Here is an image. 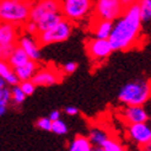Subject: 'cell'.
I'll return each instance as SVG.
<instances>
[{"mask_svg": "<svg viewBox=\"0 0 151 151\" xmlns=\"http://www.w3.org/2000/svg\"><path fill=\"white\" fill-rule=\"evenodd\" d=\"M102 147L104 149V151H124V147L122 146V144L111 137L104 141Z\"/></svg>", "mask_w": 151, "mask_h": 151, "instance_id": "cell-23", "label": "cell"}, {"mask_svg": "<svg viewBox=\"0 0 151 151\" xmlns=\"http://www.w3.org/2000/svg\"><path fill=\"white\" fill-rule=\"evenodd\" d=\"M50 12H60L59 0H37L31 6L29 11V20L37 22L44 15Z\"/></svg>", "mask_w": 151, "mask_h": 151, "instance_id": "cell-9", "label": "cell"}, {"mask_svg": "<svg viewBox=\"0 0 151 151\" xmlns=\"http://www.w3.org/2000/svg\"><path fill=\"white\" fill-rule=\"evenodd\" d=\"M16 44L25 50V53L28 55L29 60H33V62L38 63L42 59L41 46H40L38 41H37L36 36H29V35H26V33L21 35V36H19Z\"/></svg>", "mask_w": 151, "mask_h": 151, "instance_id": "cell-11", "label": "cell"}, {"mask_svg": "<svg viewBox=\"0 0 151 151\" xmlns=\"http://www.w3.org/2000/svg\"><path fill=\"white\" fill-rule=\"evenodd\" d=\"M16 44H0V60H5L7 62V59L10 58L12 50L15 49Z\"/></svg>", "mask_w": 151, "mask_h": 151, "instance_id": "cell-25", "label": "cell"}, {"mask_svg": "<svg viewBox=\"0 0 151 151\" xmlns=\"http://www.w3.org/2000/svg\"><path fill=\"white\" fill-rule=\"evenodd\" d=\"M91 24H90V32H92L95 38L100 40H108L111 31L113 28V22L112 21H106L91 17Z\"/></svg>", "mask_w": 151, "mask_h": 151, "instance_id": "cell-13", "label": "cell"}, {"mask_svg": "<svg viewBox=\"0 0 151 151\" xmlns=\"http://www.w3.org/2000/svg\"><path fill=\"white\" fill-rule=\"evenodd\" d=\"M28 60H29V58L25 53V50L16 44V46H15V49L11 53L10 58L7 59V63H9V65L12 68V69H16V68L25 65Z\"/></svg>", "mask_w": 151, "mask_h": 151, "instance_id": "cell-17", "label": "cell"}, {"mask_svg": "<svg viewBox=\"0 0 151 151\" xmlns=\"http://www.w3.org/2000/svg\"><path fill=\"white\" fill-rule=\"evenodd\" d=\"M62 73L64 75H70V74H74L75 71L78 70V63H75V62H69V63H66L62 66Z\"/></svg>", "mask_w": 151, "mask_h": 151, "instance_id": "cell-29", "label": "cell"}, {"mask_svg": "<svg viewBox=\"0 0 151 151\" xmlns=\"http://www.w3.org/2000/svg\"><path fill=\"white\" fill-rule=\"evenodd\" d=\"M140 11V19L142 22L151 20V0H138L137 1Z\"/></svg>", "mask_w": 151, "mask_h": 151, "instance_id": "cell-21", "label": "cell"}, {"mask_svg": "<svg viewBox=\"0 0 151 151\" xmlns=\"http://www.w3.org/2000/svg\"><path fill=\"white\" fill-rule=\"evenodd\" d=\"M64 79V74L60 69L53 66H44V68H38V70L36 71L31 81L37 86H52L62 82Z\"/></svg>", "mask_w": 151, "mask_h": 151, "instance_id": "cell-8", "label": "cell"}, {"mask_svg": "<svg viewBox=\"0 0 151 151\" xmlns=\"http://www.w3.org/2000/svg\"><path fill=\"white\" fill-rule=\"evenodd\" d=\"M151 99V81L137 79L119 90L118 101L124 106H144Z\"/></svg>", "mask_w": 151, "mask_h": 151, "instance_id": "cell-2", "label": "cell"}, {"mask_svg": "<svg viewBox=\"0 0 151 151\" xmlns=\"http://www.w3.org/2000/svg\"><path fill=\"white\" fill-rule=\"evenodd\" d=\"M19 27L0 21V44H16Z\"/></svg>", "mask_w": 151, "mask_h": 151, "instance_id": "cell-14", "label": "cell"}, {"mask_svg": "<svg viewBox=\"0 0 151 151\" xmlns=\"http://www.w3.org/2000/svg\"><path fill=\"white\" fill-rule=\"evenodd\" d=\"M63 17L76 24L90 17L93 11V0H59Z\"/></svg>", "mask_w": 151, "mask_h": 151, "instance_id": "cell-4", "label": "cell"}, {"mask_svg": "<svg viewBox=\"0 0 151 151\" xmlns=\"http://www.w3.org/2000/svg\"><path fill=\"white\" fill-rule=\"evenodd\" d=\"M52 132L57 135H65L68 133V125L62 119L54 120V122H52Z\"/></svg>", "mask_w": 151, "mask_h": 151, "instance_id": "cell-24", "label": "cell"}, {"mask_svg": "<svg viewBox=\"0 0 151 151\" xmlns=\"http://www.w3.org/2000/svg\"><path fill=\"white\" fill-rule=\"evenodd\" d=\"M36 127L44 132H52V120L48 117H42L36 122Z\"/></svg>", "mask_w": 151, "mask_h": 151, "instance_id": "cell-27", "label": "cell"}, {"mask_svg": "<svg viewBox=\"0 0 151 151\" xmlns=\"http://www.w3.org/2000/svg\"><path fill=\"white\" fill-rule=\"evenodd\" d=\"M142 151H151V141L147 142L145 146H142Z\"/></svg>", "mask_w": 151, "mask_h": 151, "instance_id": "cell-34", "label": "cell"}, {"mask_svg": "<svg viewBox=\"0 0 151 151\" xmlns=\"http://www.w3.org/2000/svg\"><path fill=\"white\" fill-rule=\"evenodd\" d=\"M73 29H74L73 22L66 20V19H63L53 28L48 29V31H44V32H40L36 36V38L38 41L41 47L48 46V44H53V43L65 42V41L69 40V37L71 36Z\"/></svg>", "mask_w": 151, "mask_h": 151, "instance_id": "cell-5", "label": "cell"}, {"mask_svg": "<svg viewBox=\"0 0 151 151\" xmlns=\"http://www.w3.org/2000/svg\"><path fill=\"white\" fill-rule=\"evenodd\" d=\"M0 78H3L6 85L9 86H15L20 84V80L17 79L16 74L14 73V69L5 60H0Z\"/></svg>", "mask_w": 151, "mask_h": 151, "instance_id": "cell-18", "label": "cell"}, {"mask_svg": "<svg viewBox=\"0 0 151 151\" xmlns=\"http://www.w3.org/2000/svg\"><path fill=\"white\" fill-rule=\"evenodd\" d=\"M127 133L128 137L141 147L151 141V127L147 123L128 124Z\"/></svg>", "mask_w": 151, "mask_h": 151, "instance_id": "cell-10", "label": "cell"}, {"mask_svg": "<svg viewBox=\"0 0 151 151\" xmlns=\"http://www.w3.org/2000/svg\"><path fill=\"white\" fill-rule=\"evenodd\" d=\"M52 122H54V120H58V119H60V111H58V109H55V111H52L50 113H49V117H48Z\"/></svg>", "mask_w": 151, "mask_h": 151, "instance_id": "cell-31", "label": "cell"}, {"mask_svg": "<svg viewBox=\"0 0 151 151\" xmlns=\"http://www.w3.org/2000/svg\"><path fill=\"white\" fill-rule=\"evenodd\" d=\"M124 11L120 0H96L91 17L114 22Z\"/></svg>", "mask_w": 151, "mask_h": 151, "instance_id": "cell-6", "label": "cell"}, {"mask_svg": "<svg viewBox=\"0 0 151 151\" xmlns=\"http://www.w3.org/2000/svg\"><path fill=\"white\" fill-rule=\"evenodd\" d=\"M92 147L93 145L91 144V141L88 140L87 137L76 135L69 144L68 151H92Z\"/></svg>", "mask_w": 151, "mask_h": 151, "instance_id": "cell-20", "label": "cell"}, {"mask_svg": "<svg viewBox=\"0 0 151 151\" xmlns=\"http://www.w3.org/2000/svg\"><path fill=\"white\" fill-rule=\"evenodd\" d=\"M31 6L28 0H0V21L20 28L29 20Z\"/></svg>", "mask_w": 151, "mask_h": 151, "instance_id": "cell-3", "label": "cell"}, {"mask_svg": "<svg viewBox=\"0 0 151 151\" xmlns=\"http://www.w3.org/2000/svg\"><path fill=\"white\" fill-rule=\"evenodd\" d=\"M120 117L127 124L146 123L149 120V114L142 106H125L122 109Z\"/></svg>", "mask_w": 151, "mask_h": 151, "instance_id": "cell-12", "label": "cell"}, {"mask_svg": "<svg viewBox=\"0 0 151 151\" xmlns=\"http://www.w3.org/2000/svg\"><path fill=\"white\" fill-rule=\"evenodd\" d=\"M11 101L15 103V104H17V106H20V104H22L25 102V100H26V95L22 92V90H21V87L19 86V85H15V86H11Z\"/></svg>", "mask_w": 151, "mask_h": 151, "instance_id": "cell-22", "label": "cell"}, {"mask_svg": "<svg viewBox=\"0 0 151 151\" xmlns=\"http://www.w3.org/2000/svg\"><path fill=\"white\" fill-rule=\"evenodd\" d=\"M7 111V106H3V104H0V117H3L5 113Z\"/></svg>", "mask_w": 151, "mask_h": 151, "instance_id": "cell-33", "label": "cell"}, {"mask_svg": "<svg viewBox=\"0 0 151 151\" xmlns=\"http://www.w3.org/2000/svg\"><path fill=\"white\" fill-rule=\"evenodd\" d=\"M24 31L26 35H29V36H37L40 33L38 31V27H37V24L31 20H28L26 24L24 25Z\"/></svg>", "mask_w": 151, "mask_h": 151, "instance_id": "cell-28", "label": "cell"}, {"mask_svg": "<svg viewBox=\"0 0 151 151\" xmlns=\"http://www.w3.org/2000/svg\"><path fill=\"white\" fill-rule=\"evenodd\" d=\"M142 21L139 6L135 3L124 9L123 14L113 22L109 43L113 52H128L141 46Z\"/></svg>", "mask_w": 151, "mask_h": 151, "instance_id": "cell-1", "label": "cell"}, {"mask_svg": "<svg viewBox=\"0 0 151 151\" xmlns=\"http://www.w3.org/2000/svg\"><path fill=\"white\" fill-rule=\"evenodd\" d=\"M87 138L93 146H102L104 144V141L109 138V135L101 127H93L90 129Z\"/></svg>", "mask_w": 151, "mask_h": 151, "instance_id": "cell-19", "label": "cell"}, {"mask_svg": "<svg viewBox=\"0 0 151 151\" xmlns=\"http://www.w3.org/2000/svg\"><path fill=\"white\" fill-rule=\"evenodd\" d=\"M19 86L21 87L22 92H24L26 96H31L35 93V90H36V85L31 80H27V81H21Z\"/></svg>", "mask_w": 151, "mask_h": 151, "instance_id": "cell-26", "label": "cell"}, {"mask_svg": "<svg viewBox=\"0 0 151 151\" xmlns=\"http://www.w3.org/2000/svg\"><path fill=\"white\" fill-rule=\"evenodd\" d=\"M122 1V5L124 6V9L125 7H128V6H130V5H133V4H135L138 1V0H120Z\"/></svg>", "mask_w": 151, "mask_h": 151, "instance_id": "cell-32", "label": "cell"}, {"mask_svg": "<svg viewBox=\"0 0 151 151\" xmlns=\"http://www.w3.org/2000/svg\"><path fill=\"white\" fill-rule=\"evenodd\" d=\"M38 70V63L33 62V60H28V62L22 65L20 68H16L14 69V73L16 74L17 79L21 81H27V80H31L33 78V75L36 74V71Z\"/></svg>", "mask_w": 151, "mask_h": 151, "instance_id": "cell-16", "label": "cell"}, {"mask_svg": "<svg viewBox=\"0 0 151 151\" xmlns=\"http://www.w3.org/2000/svg\"><path fill=\"white\" fill-rule=\"evenodd\" d=\"M92 151H104V149L102 146H93L92 147Z\"/></svg>", "mask_w": 151, "mask_h": 151, "instance_id": "cell-35", "label": "cell"}, {"mask_svg": "<svg viewBox=\"0 0 151 151\" xmlns=\"http://www.w3.org/2000/svg\"><path fill=\"white\" fill-rule=\"evenodd\" d=\"M85 48L90 60L99 64L103 63L113 53V48L108 40H100L95 37L86 40Z\"/></svg>", "mask_w": 151, "mask_h": 151, "instance_id": "cell-7", "label": "cell"}, {"mask_svg": "<svg viewBox=\"0 0 151 151\" xmlns=\"http://www.w3.org/2000/svg\"><path fill=\"white\" fill-rule=\"evenodd\" d=\"M63 19L64 17H63L62 12H50V14L44 15L43 17H41L36 24H37V27H38V31L44 32V31H48V29L57 26Z\"/></svg>", "mask_w": 151, "mask_h": 151, "instance_id": "cell-15", "label": "cell"}, {"mask_svg": "<svg viewBox=\"0 0 151 151\" xmlns=\"http://www.w3.org/2000/svg\"><path fill=\"white\" fill-rule=\"evenodd\" d=\"M64 112L68 116H76L79 114V109L75 107V106H68V107L64 108Z\"/></svg>", "mask_w": 151, "mask_h": 151, "instance_id": "cell-30", "label": "cell"}]
</instances>
